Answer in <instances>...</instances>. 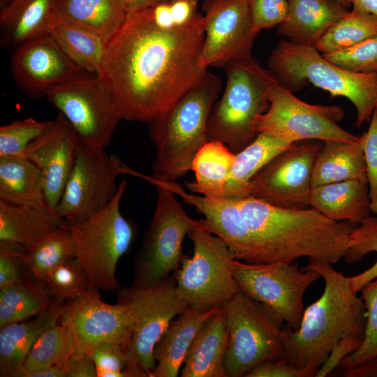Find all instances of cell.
<instances>
[{
  "instance_id": "obj_1",
  "label": "cell",
  "mask_w": 377,
  "mask_h": 377,
  "mask_svg": "<svg viewBox=\"0 0 377 377\" xmlns=\"http://www.w3.org/2000/svg\"><path fill=\"white\" fill-rule=\"evenodd\" d=\"M203 15L165 29L149 9L126 13L108 42L101 77L108 84L121 120L149 122L162 116L207 73L200 64Z\"/></svg>"
},
{
  "instance_id": "obj_2",
  "label": "cell",
  "mask_w": 377,
  "mask_h": 377,
  "mask_svg": "<svg viewBox=\"0 0 377 377\" xmlns=\"http://www.w3.org/2000/svg\"><path fill=\"white\" fill-rule=\"evenodd\" d=\"M235 200L254 243L256 264L293 263L302 257L336 263L344 258L356 226L311 207L283 208L252 197Z\"/></svg>"
},
{
  "instance_id": "obj_3",
  "label": "cell",
  "mask_w": 377,
  "mask_h": 377,
  "mask_svg": "<svg viewBox=\"0 0 377 377\" xmlns=\"http://www.w3.org/2000/svg\"><path fill=\"white\" fill-rule=\"evenodd\" d=\"M307 259L303 269L318 272L324 280L325 288L320 297L304 309L297 330L286 325L283 327V358L295 367L307 368L316 374L342 338L364 335L367 313L362 297L351 288L349 277L336 271L332 264Z\"/></svg>"
},
{
  "instance_id": "obj_4",
  "label": "cell",
  "mask_w": 377,
  "mask_h": 377,
  "mask_svg": "<svg viewBox=\"0 0 377 377\" xmlns=\"http://www.w3.org/2000/svg\"><path fill=\"white\" fill-rule=\"evenodd\" d=\"M222 84L208 71L162 116L149 122L156 149L152 178L175 182L191 170V163L208 140L207 125Z\"/></svg>"
},
{
  "instance_id": "obj_5",
  "label": "cell",
  "mask_w": 377,
  "mask_h": 377,
  "mask_svg": "<svg viewBox=\"0 0 377 377\" xmlns=\"http://www.w3.org/2000/svg\"><path fill=\"white\" fill-rule=\"evenodd\" d=\"M269 70L279 83L293 92L309 83L331 97L348 98L356 109L355 126L369 123L377 106V73H360L327 61L315 47L280 40L271 52Z\"/></svg>"
},
{
  "instance_id": "obj_6",
  "label": "cell",
  "mask_w": 377,
  "mask_h": 377,
  "mask_svg": "<svg viewBox=\"0 0 377 377\" xmlns=\"http://www.w3.org/2000/svg\"><path fill=\"white\" fill-rule=\"evenodd\" d=\"M223 68L226 84L211 110L207 137L237 154L256 138L258 118L269 107L268 90L277 80L253 58L230 61Z\"/></svg>"
},
{
  "instance_id": "obj_7",
  "label": "cell",
  "mask_w": 377,
  "mask_h": 377,
  "mask_svg": "<svg viewBox=\"0 0 377 377\" xmlns=\"http://www.w3.org/2000/svg\"><path fill=\"white\" fill-rule=\"evenodd\" d=\"M127 181L119 184L113 200L90 218L68 222L75 249V258L86 272L91 286L98 290L117 291L116 269L119 259L132 247L138 234L135 222L125 218L120 202Z\"/></svg>"
},
{
  "instance_id": "obj_8",
  "label": "cell",
  "mask_w": 377,
  "mask_h": 377,
  "mask_svg": "<svg viewBox=\"0 0 377 377\" xmlns=\"http://www.w3.org/2000/svg\"><path fill=\"white\" fill-rule=\"evenodd\" d=\"M117 302L129 313L131 332L126 348L127 377H151L156 362L154 349L170 322L188 305L179 297L174 275L149 288L131 285L117 290Z\"/></svg>"
},
{
  "instance_id": "obj_9",
  "label": "cell",
  "mask_w": 377,
  "mask_h": 377,
  "mask_svg": "<svg viewBox=\"0 0 377 377\" xmlns=\"http://www.w3.org/2000/svg\"><path fill=\"white\" fill-rule=\"evenodd\" d=\"M230 339L223 360L227 377H242L258 364L281 358L282 320L267 306L239 290L224 306Z\"/></svg>"
},
{
  "instance_id": "obj_10",
  "label": "cell",
  "mask_w": 377,
  "mask_h": 377,
  "mask_svg": "<svg viewBox=\"0 0 377 377\" xmlns=\"http://www.w3.org/2000/svg\"><path fill=\"white\" fill-rule=\"evenodd\" d=\"M193 246L191 257L184 256L174 272L177 291L191 306L221 307L240 290L232 272L233 258L219 237L199 224L188 234Z\"/></svg>"
},
{
  "instance_id": "obj_11",
  "label": "cell",
  "mask_w": 377,
  "mask_h": 377,
  "mask_svg": "<svg viewBox=\"0 0 377 377\" xmlns=\"http://www.w3.org/2000/svg\"><path fill=\"white\" fill-rule=\"evenodd\" d=\"M153 218L134 257L132 286L149 288L163 282L180 266L184 237L199 224L190 218L169 188L158 183Z\"/></svg>"
},
{
  "instance_id": "obj_12",
  "label": "cell",
  "mask_w": 377,
  "mask_h": 377,
  "mask_svg": "<svg viewBox=\"0 0 377 377\" xmlns=\"http://www.w3.org/2000/svg\"><path fill=\"white\" fill-rule=\"evenodd\" d=\"M47 101L61 112L84 145H110L119 122L112 91L104 79L84 73L50 91Z\"/></svg>"
},
{
  "instance_id": "obj_13",
  "label": "cell",
  "mask_w": 377,
  "mask_h": 377,
  "mask_svg": "<svg viewBox=\"0 0 377 377\" xmlns=\"http://www.w3.org/2000/svg\"><path fill=\"white\" fill-rule=\"evenodd\" d=\"M267 98L269 107L258 118V133H270L294 142L310 140L360 141V136L349 133L338 124L345 116L343 109L339 105L304 102L278 81L270 86Z\"/></svg>"
},
{
  "instance_id": "obj_14",
  "label": "cell",
  "mask_w": 377,
  "mask_h": 377,
  "mask_svg": "<svg viewBox=\"0 0 377 377\" xmlns=\"http://www.w3.org/2000/svg\"><path fill=\"white\" fill-rule=\"evenodd\" d=\"M117 156L104 148L79 142L72 172L54 213L68 222L86 220L106 207L115 197L117 176L133 175Z\"/></svg>"
},
{
  "instance_id": "obj_15",
  "label": "cell",
  "mask_w": 377,
  "mask_h": 377,
  "mask_svg": "<svg viewBox=\"0 0 377 377\" xmlns=\"http://www.w3.org/2000/svg\"><path fill=\"white\" fill-rule=\"evenodd\" d=\"M303 270L297 263L249 264L235 260L232 264L239 289L270 308L293 330L300 327L305 292L321 278L312 269Z\"/></svg>"
},
{
  "instance_id": "obj_16",
  "label": "cell",
  "mask_w": 377,
  "mask_h": 377,
  "mask_svg": "<svg viewBox=\"0 0 377 377\" xmlns=\"http://www.w3.org/2000/svg\"><path fill=\"white\" fill-rule=\"evenodd\" d=\"M319 140L293 143L263 167L250 180L245 197L288 209L309 207L311 174Z\"/></svg>"
},
{
  "instance_id": "obj_17",
  "label": "cell",
  "mask_w": 377,
  "mask_h": 377,
  "mask_svg": "<svg viewBox=\"0 0 377 377\" xmlns=\"http://www.w3.org/2000/svg\"><path fill=\"white\" fill-rule=\"evenodd\" d=\"M201 8L202 66L223 67L230 61L253 59V42L260 31L254 28L249 0H205Z\"/></svg>"
},
{
  "instance_id": "obj_18",
  "label": "cell",
  "mask_w": 377,
  "mask_h": 377,
  "mask_svg": "<svg viewBox=\"0 0 377 377\" xmlns=\"http://www.w3.org/2000/svg\"><path fill=\"white\" fill-rule=\"evenodd\" d=\"M99 290L90 288L60 306L59 323L70 331L76 353L87 352L103 342L128 346L131 321L126 307L105 303Z\"/></svg>"
},
{
  "instance_id": "obj_19",
  "label": "cell",
  "mask_w": 377,
  "mask_h": 377,
  "mask_svg": "<svg viewBox=\"0 0 377 377\" xmlns=\"http://www.w3.org/2000/svg\"><path fill=\"white\" fill-rule=\"evenodd\" d=\"M10 71L20 89L36 98L45 97L52 89L87 73L67 57L50 34L17 46Z\"/></svg>"
},
{
  "instance_id": "obj_20",
  "label": "cell",
  "mask_w": 377,
  "mask_h": 377,
  "mask_svg": "<svg viewBox=\"0 0 377 377\" xmlns=\"http://www.w3.org/2000/svg\"><path fill=\"white\" fill-rule=\"evenodd\" d=\"M78 144L73 127L59 112L52 126L20 155L42 172L46 205L54 213L72 172Z\"/></svg>"
},
{
  "instance_id": "obj_21",
  "label": "cell",
  "mask_w": 377,
  "mask_h": 377,
  "mask_svg": "<svg viewBox=\"0 0 377 377\" xmlns=\"http://www.w3.org/2000/svg\"><path fill=\"white\" fill-rule=\"evenodd\" d=\"M140 177L163 185L193 206L205 216L200 219L202 226L226 244L234 259L257 263L253 241L235 200L188 193L176 182L159 181L142 174Z\"/></svg>"
},
{
  "instance_id": "obj_22",
  "label": "cell",
  "mask_w": 377,
  "mask_h": 377,
  "mask_svg": "<svg viewBox=\"0 0 377 377\" xmlns=\"http://www.w3.org/2000/svg\"><path fill=\"white\" fill-rule=\"evenodd\" d=\"M221 307L202 309L188 306L172 319L154 347L156 365L151 377L178 376L196 335Z\"/></svg>"
},
{
  "instance_id": "obj_23",
  "label": "cell",
  "mask_w": 377,
  "mask_h": 377,
  "mask_svg": "<svg viewBox=\"0 0 377 377\" xmlns=\"http://www.w3.org/2000/svg\"><path fill=\"white\" fill-rule=\"evenodd\" d=\"M65 221L47 207L19 205L0 200V245L24 252Z\"/></svg>"
},
{
  "instance_id": "obj_24",
  "label": "cell",
  "mask_w": 377,
  "mask_h": 377,
  "mask_svg": "<svg viewBox=\"0 0 377 377\" xmlns=\"http://www.w3.org/2000/svg\"><path fill=\"white\" fill-rule=\"evenodd\" d=\"M288 12L278 25L289 40L315 47L325 32L349 10L335 0H288Z\"/></svg>"
},
{
  "instance_id": "obj_25",
  "label": "cell",
  "mask_w": 377,
  "mask_h": 377,
  "mask_svg": "<svg viewBox=\"0 0 377 377\" xmlns=\"http://www.w3.org/2000/svg\"><path fill=\"white\" fill-rule=\"evenodd\" d=\"M225 307L209 318L193 340L184 361L182 377H227L223 360L229 345Z\"/></svg>"
},
{
  "instance_id": "obj_26",
  "label": "cell",
  "mask_w": 377,
  "mask_h": 377,
  "mask_svg": "<svg viewBox=\"0 0 377 377\" xmlns=\"http://www.w3.org/2000/svg\"><path fill=\"white\" fill-rule=\"evenodd\" d=\"M309 207L332 220L357 226L370 216L367 179H349L313 187Z\"/></svg>"
},
{
  "instance_id": "obj_27",
  "label": "cell",
  "mask_w": 377,
  "mask_h": 377,
  "mask_svg": "<svg viewBox=\"0 0 377 377\" xmlns=\"http://www.w3.org/2000/svg\"><path fill=\"white\" fill-rule=\"evenodd\" d=\"M58 0H10L0 12L1 43L15 47L50 34Z\"/></svg>"
},
{
  "instance_id": "obj_28",
  "label": "cell",
  "mask_w": 377,
  "mask_h": 377,
  "mask_svg": "<svg viewBox=\"0 0 377 377\" xmlns=\"http://www.w3.org/2000/svg\"><path fill=\"white\" fill-rule=\"evenodd\" d=\"M59 318L60 306L52 305L29 320L0 327V376L17 377L37 338Z\"/></svg>"
},
{
  "instance_id": "obj_29",
  "label": "cell",
  "mask_w": 377,
  "mask_h": 377,
  "mask_svg": "<svg viewBox=\"0 0 377 377\" xmlns=\"http://www.w3.org/2000/svg\"><path fill=\"white\" fill-rule=\"evenodd\" d=\"M366 171L360 140L324 141L313 162L311 187L349 179H367Z\"/></svg>"
},
{
  "instance_id": "obj_30",
  "label": "cell",
  "mask_w": 377,
  "mask_h": 377,
  "mask_svg": "<svg viewBox=\"0 0 377 377\" xmlns=\"http://www.w3.org/2000/svg\"><path fill=\"white\" fill-rule=\"evenodd\" d=\"M294 142L270 133H258L254 140L235 154L230 177L221 198L238 200L245 197L252 177L274 157Z\"/></svg>"
},
{
  "instance_id": "obj_31",
  "label": "cell",
  "mask_w": 377,
  "mask_h": 377,
  "mask_svg": "<svg viewBox=\"0 0 377 377\" xmlns=\"http://www.w3.org/2000/svg\"><path fill=\"white\" fill-rule=\"evenodd\" d=\"M0 200L19 205L47 207L40 170L22 156H0Z\"/></svg>"
},
{
  "instance_id": "obj_32",
  "label": "cell",
  "mask_w": 377,
  "mask_h": 377,
  "mask_svg": "<svg viewBox=\"0 0 377 377\" xmlns=\"http://www.w3.org/2000/svg\"><path fill=\"white\" fill-rule=\"evenodd\" d=\"M57 14L63 20L96 34L107 43L126 17L119 0H58Z\"/></svg>"
},
{
  "instance_id": "obj_33",
  "label": "cell",
  "mask_w": 377,
  "mask_h": 377,
  "mask_svg": "<svg viewBox=\"0 0 377 377\" xmlns=\"http://www.w3.org/2000/svg\"><path fill=\"white\" fill-rule=\"evenodd\" d=\"M235 159L234 154L219 140H209L195 154L191 166L195 179L185 182L186 188L193 193L221 198Z\"/></svg>"
},
{
  "instance_id": "obj_34",
  "label": "cell",
  "mask_w": 377,
  "mask_h": 377,
  "mask_svg": "<svg viewBox=\"0 0 377 377\" xmlns=\"http://www.w3.org/2000/svg\"><path fill=\"white\" fill-rule=\"evenodd\" d=\"M50 34L67 57L83 71L101 76L108 45L103 38L58 16Z\"/></svg>"
},
{
  "instance_id": "obj_35",
  "label": "cell",
  "mask_w": 377,
  "mask_h": 377,
  "mask_svg": "<svg viewBox=\"0 0 377 377\" xmlns=\"http://www.w3.org/2000/svg\"><path fill=\"white\" fill-rule=\"evenodd\" d=\"M75 258L71 231L65 223L24 252L27 279L43 286L47 276L59 265Z\"/></svg>"
},
{
  "instance_id": "obj_36",
  "label": "cell",
  "mask_w": 377,
  "mask_h": 377,
  "mask_svg": "<svg viewBox=\"0 0 377 377\" xmlns=\"http://www.w3.org/2000/svg\"><path fill=\"white\" fill-rule=\"evenodd\" d=\"M54 305L43 287L30 281L0 288V327L36 316Z\"/></svg>"
},
{
  "instance_id": "obj_37",
  "label": "cell",
  "mask_w": 377,
  "mask_h": 377,
  "mask_svg": "<svg viewBox=\"0 0 377 377\" xmlns=\"http://www.w3.org/2000/svg\"><path fill=\"white\" fill-rule=\"evenodd\" d=\"M74 353L75 345L70 331L58 322L37 338L17 377H28L33 372L61 364Z\"/></svg>"
},
{
  "instance_id": "obj_38",
  "label": "cell",
  "mask_w": 377,
  "mask_h": 377,
  "mask_svg": "<svg viewBox=\"0 0 377 377\" xmlns=\"http://www.w3.org/2000/svg\"><path fill=\"white\" fill-rule=\"evenodd\" d=\"M377 36V16L352 9L336 22L316 45L321 54L337 52L355 46Z\"/></svg>"
},
{
  "instance_id": "obj_39",
  "label": "cell",
  "mask_w": 377,
  "mask_h": 377,
  "mask_svg": "<svg viewBox=\"0 0 377 377\" xmlns=\"http://www.w3.org/2000/svg\"><path fill=\"white\" fill-rule=\"evenodd\" d=\"M43 287L54 305L61 306L91 288L89 279L76 258L54 268Z\"/></svg>"
},
{
  "instance_id": "obj_40",
  "label": "cell",
  "mask_w": 377,
  "mask_h": 377,
  "mask_svg": "<svg viewBox=\"0 0 377 377\" xmlns=\"http://www.w3.org/2000/svg\"><path fill=\"white\" fill-rule=\"evenodd\" d=\"M367 313L364 340L361 346L340 364L341 370L351 369L377 357V277L360 290Z\"/></svg>"
},
{
  "instance_id": "obj_41",
  "label": "cell",
  "mask_w": 377,
  "mask_h": 377,
  "mask_svg": "<svg viewBox=\"0 0 377 377\" xmlns=\"http://www.w3.org/2000/svg\"><path fill=\"white\" fill-rule=\"evenodd\" d=\"M53 120L29 117L14 120L0 127V156H20L32 142L43 134Z\"/></svg>"
},
{
  "instance_id": "obj_42",
  "label": "cell",
  "mask_w": 377,
  "mask_h": 377,
  "mask_svg": "<svg viewBox=\"0 0 377 377\" xmlns=\"http://www.w3.org/2000/svg\"><path fill=\"white\" fill-rule=\"evenodd\" d=\"M323 55L327 61L348 71L377 73V36L351 47Z\"/></svg>"
},
{
  "instance_id": "obj_43",
  "label": "cell",
  "mask_w": 377,
  "mask_h": 377,
  "mask_svg": "<svg viewBox=\"0 0 377 377\" xmlns=\"http://www.w3.org/2000/svg\"><path fill=\"white\" fill-rule=\"evenodd\" d=\"M87 353L95 364L97 377H127L125 370L128 360L124 346L103 342Z\"/></svg>"
},
{
  "instance_id": "obj_44",
  "label": "cell",
  "mask_w": 377,
  "mask_h": 377,
  "mask_svg": "<svg viewBox=\"0 0 377 377\" xmlns=\"http://www.w3.org/2000/svg\"><path fill=\"white\" fill-rule=\"evenodd\" d=\"M369 123L368 130L360 136V140L366 163L371 212L377 215V106Z\"/></svg>"
},
{
  "instance_id": "obj_45",
  "label": "cell",
  "mask_w": 377,
  "mask_h": 377,
  "mask_svg": "<svg viewBox=\"0 0 377 377\" xmlns=\"http://www.w3.org/2000/svg\"><path fill=\"white\" fill-rule=\"evenodd\" d=\"M254 28L261 29L279 25L288 12V0H249Z\"/></svg>"
},
{
  "instance_id": "obj_46",
  "label": "cell",
  "mask_w": 377,
  "mask_h": 377,
  "mask_svg": "<svg viewBox=\"0 0 377 377\" xmlns=\"http://www.w3.org/2000/svg\"><path fill=\"white\" fill-rule=\"evenodd\" d=\"M26 280L24 251L0 245V288Z\"/></svg>"
},
{
  "instance_id": "obj_47",
  "label": "cell",
  "mask_w": 377,
  "mask_h": 377,
  "mask_svg": "<svg viewBox=\"0 0 377 377\" xmlns=\"http://www.w3.org/2000/svg\"><path fill=\"white\" fill-rule=\"evenodd\" d=\"M246 377H313L316 373L307 368H298L289 364L284 358L263 362L246 375Z\"/></svg>"
},
{
  "instance_id": "obj_48",
  "label": "cell",
  "mask_w": 377,
  "mask_h": 377,
  "mask_svg": "<svg viewBox=\"0 0 377 377\" xmlns=\"http://www.w3.org/2000/svg\"><path fill=\"white\" fill-rule=\"evenodd\" d=\"M364 336L350 335L342 338L332 348L328 357L318 370L316 377L330 375L349 355L357 350L362 344Z\"/></svg>"
},
{
  "instance_id": "obj_49",
  "label": "cell",
  "mask_w": 377,
  "mask_h": 377,
  "mask_svg": "<svg viewBox=\"0 0 377 377\" xmlns=\"http://www.w3.org/2000/svg\"><path fill=\"white\" fill-rule=\"evenodd\" d=\"M61 365L64 377H97L95 364L86 352L73 353Z\"/></svg>"
},
{
  "instance_id": "obj_50",
  "label": "cell",
  "mask_w": 377,
  "mask_h": 377,
  "mask_svg": "<svg viewBox=\"0 0 377 377\" xmlns=\"http://www.w3.org/2000/svg\"><path fill=\"white\" fill-rule=\"evenodd\" d=\"M175 27L190 23L199 13V0H167Z\"/></svg>"
},
{
  "instance_id": "obj_51",
  "label": "cell",
  "mask_w": 377,
  "mask_h": 377,
  "mask_svg": "<svg viewBox=\"0 0 377 377\" xmlns=\"http://www.w3.org/2000/svg\"><path fill=\"white\" fill-rule=\"evenodd\" d=\"M367 249L369 253L372 251L377 252V226L369 234ZM376 277L377 260L371 267L363 272L349 277V281L353 290L357 293L364 286Z\"/></svg>"
},
{
  "instance_id": "obj_52",
  "label": "cell",
  "mask_w": 377,
  "mask_h": 377,
  "mask_svg": "<svg viewBox=\"0 0 377 377\" xmlns=\"http://www.w3.org/2000/svg\"><path fill=\"white\" fill-rule=\"evenodd\" d=\"M346 377H377V357L357 367L342 370Z\"/></svg>"
},
{
  "instance_id": "obj_53",
  "label": "cell",
  "mask_w": 377,
  "mask_h": 377,
  "mask_svg": "<svg viewBox=\"0 0 377 377\" xmlns=\"http://www.w3.org/2000/svg\"><path fill=\"white\" fill-rule=\"evenodd\" d=\"M126 13L152 7L161 0H119Z\"/></svg>"
},
{
  "instance_id": "obj_54",
  "label": "cell",
  "mask_w": 377,
  "mask_h": 377,
  "mask_svg": "<svg viewBox=\"0 0 377 377\" xmlns=\"http://www.w3.org/2000/svg\"><path fill=\"white\" fill-rule=\"evenodd\" d=\"M353 9L377 16V0H351Z\"/></svg>"
},
{
  "instance_id": "obj_55",
  "label": "cell",
  "mask_w": 377,
  "mask_h": 377,
  "mask_svg": "<svg viewBox=\"0 0 377 377\" xmlns=\"http://www.w3.org/2000/svg\"><path fill=\"white\" fill-rule=\"evenodd\" d=\"M335 1L348 8L352 6L351 0H335Z\"/></svg>"
},
{
  "instance_id": "obj_56",
  "label": "cell",
  "mask_w": 377,
  "mask_h": 377,
  "mask_svg": "<svg viewBox=\"0 0 377 377\" xmlns=\"http://www.w3.org/2000/svg\"><path fill=\"white\" fill-rule=\"evenodd\" d=\"M10 0H0V9L7 5Z\"/></svg>"
}]
</instances>
